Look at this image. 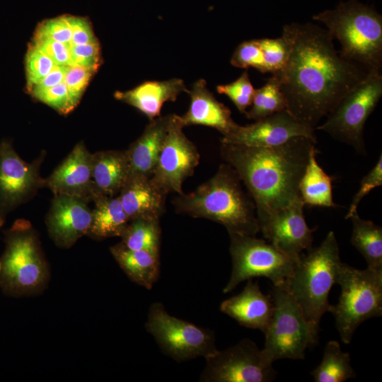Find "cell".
Instances as JSON below:
<instances>
[{
	"instance_id": "6da1fadb",
	"label": "cell",
	"mask_w": 382,
	"mask_h": 382,
	"mask_svg": "<svg viewBox=\"0 0 382 382\" xmlns=\"http://www.w3.org/2000/svg\"><path fill=\"white\" fill-rule=\"evenodd\" d=\"M288 54L278 80L286 109L300 122L316 129L369 71L345 59L335 50L327 29L311 23L283 27Z\"/></svg>"
},
{
	"instance_id": "7a4b0ae2",
	"label": "cell",
	"mask_w": 382,
	"mask_h": 382,
	"mask_svg": "<svg viewBox=\"0 0 382 382\" xmlns=\"http://www.w3.org/2000/svg\"><path fill=\"white\" fill-rule=\"evenodd\" d=\"M221 144L222 158L236 170L255 203L259 229L301 197L299 183L317 141L298 137L274 146Z\"/></svg>"
},
{
	"instance_id": "3957f363",
	"label": "cell",
	"mask_w": 382,
	"mask_h": 382,
	"mask_svg": "<svg viewBox=\"0 0 382 382\" xmlns=\"http://www.w3.org/2000/svg\"><path fill=\"white\" fill-rule=\"evenodd\" d=\"M172 204L176 212L220 224L228 234L256 236L260 232L255 203L226 163L194 191L178 195Z\"/></svg>"
},
{
	"instance_id": "277c9868",
	"label": "cell",
	"mask_w": 382,
	"mask_h": 382,
	"mask_svg": "<svg viewBox=\"0 0 382 382\" xmlns=\"http://www.w3.org/2000/svg\"><path fill=\"white\" fill-rule=\"evenodd\" d=\"M341 45V57L370 71H381L382 16L359 0L340 2L313 16Z\"/></svg>"
},
{
	"instance_id": "5b68a950",
	"label": "cell",
	"mask_w": 382,
	"mask_h": 382,
	"mask_svg": "<svg viewBox=\"0 0 382 382\" xmlns=\"http://www.w3.org/2000/svg\"><path fill=\"white\" fill-rule=\"evenodd\" d=\"M342 262L339 245L333 231L322 243L301 254L291 276L282 285L295 299L305 318L319 325L323 314L330 312L328 296Z\"/></svg>"
},
{
	"instance_id": "8992f818",
	"label": "cell",
	"mask_w": 382,
	"mask_h": 382,
	"mask_svg": "<svg viewBox=\"0 0 382 382\" xmlns=\"http://www.w3.org/2000/svg\"><path fill=\"white\" fill-rule=\"evenodd\" d=\"M50 277L37 235L30 224L18 220L6 231L0 259V289L11 296L41 293Z\"/></svg>"
},
{
	"instance_id": "52a82bcc",
	"label": "cell",
	"mask_w": 382,
	"mask_h": 382,
	"mask_svg": "<svg viewBox=\"0 0 382 382\" xmlns=\"http://www.w3.org/2000/svg\"><path fill=\"white\" fill-rule=\"evenodd\" d=\"M270 294L274 310L264 333L263 356L270 363L304 359L306 349L318 342L319 325L305 318L294 296L282 286H272Z\"/></svg>"
},
{
	"instance_id": "ba28073f",
	"label": "cell",
	"mask_w": 382,
	"mask_h": 382,
	"mask_svg": "<svg viewBox=\"0 0 382 382\" xmlns=\"http://www.w3.org/2000/svg\"><path fill=\"white\" fill-rule=\"evenodd\" d=\"M337 284L341 287L339 301L331 312L341 340L349 344L365 320L382 315V271L358 270L342 262Z\"/></svg>"
},
{
	"instance_id": "9c48e42d",
	"label": "cell",
	"mask_w": 382,
	"mask_h": 382,
	"mask_svg": "<svg viewBox=\"0 0 382 382\" xmlns=\"http://www.w3.org/2000/svg\"><path fill=\"white\" fill-rule=\"evenodd\" d=\"M229 237L232 270L224 294L242 282L259 277L268 278L273 286H282L299 262L301 255L286 253L256 236L233 233Z\"/></svg>"
},
{
	"instance_id": "30bf717a",
	"label": "cell",
	"mask_w": 382,
	"mask_h": 382,
	"mask_svg": "<svg viewBox=\"0 0 382 382\" xmlns=\"http://www.w3.org/2000/svg\"><path fill=\"white\" fill-rule=\"evenodd\" d=\"M381 96V71H370L366 79L345 96L325 122L316 129L365 154L364 125Z\"/></svg>"
},
{
	"instance_id": "8fae6325",
	"label": "cell",
	"mask_w": 382,
	"mask_h": 382,
	"mask_svg": "<svg viewBox=\"0 0 382 382\" xmlns=\"http://www.w3.org/2000/svg\"><path fill=\"white\" fill-rule=\"evenodd\" d=\"M145 328L162 352L179 363L217 350L213 331L171 316L161 302L150 306Z\"/></svg>"
},
{
	"instance_id": "7c38bea8",
	"label": "cell",
	"mask_w": 382,
	"mask_h": 382,
	"mask_svg": "<svg viewBox=\"0 0 382 382\" xmlns=\"http://www.w3.org/2000/svg\"><path fill=\"white\" fill-rule=\"evenodd\" d=\"M205 360L199 378L203 382H270L277 375L272 363L248 338L226 349H217Z\"/></svg>"
},
{
	"instance_id": "4fadbf2b",
	"label": "cell",
	"mask_w": 382,
	"mask_h": 382,
	"mask_svg": "<svg viewBox=\"0 0 382 382\" xmlns=\"http://www.w3.org/2000/svg\"><path fill=\"white\" fill-rule=\"evenodd\" d=\"M179 115L173 114L168 130L150 180L166 195L182 194L184 181L199 162L195 145L183 132Z\"/></svg>"
},
{
	"instance_id": "5bb4252c",
	"label": "cell",
	"mask_w": 382,
	"mask_h": 382,
	"mask_svg": "<svg viewBox=\"0 0 382 382\" xmlns=\"http://www.w3.org/2000/svg\"><path fill=\"white\" fill-rule=\"evenodd\" d=\"M314 128L300 122L286 109L255 121L237 126L222 136L221 143L250 146H274L291 139L303 137L317 141Z\"/></svg>"
},
{
	"instance_id": "9a60e30c",
	"label": "cell",
	"mask_w": 382,
	"mask_h": 382,
	"mask_svg": "<svg viewBox=\"0 0 382 382\" xmlns=\"http://www.w3.org/2000/svg\"><path fill=\"white\" fill-rule=\"evenodd\" d=\"M301 197L279 210L260 226L263 237L281 250L299 255L304 250L312 248L313 233L305 220Z\"/></svg>"
},
{
	"instance_id": "2e32d148",
	"label": "cell",
	"mask_w": 382,
	"mask_h": 382,
	"mask_svg": "<svg viewBox=\"0 0 382 382\" xmlns=\"http://www.w3.org/2000/svg\"><path fill=\"white\" fill-rule=\"evenodd\" d=\"M37 163L24 161L11 143H0V209L8 210L25 200L40 185Z\"/></svg>"
},
{
	"instance_id": "e0dca14e",
	"label": "cell",
	"mask_w": 382,
	"mask_h": 382,
	"mask_svg": "<svg viewBox=\"0 0 382 382\" xmlns=\"http://www.w3.org/2000/svg\"><path fill=\"white\" fill-rule=\"evenodd\" d=\"M92 210L84 198L56 195L47 219L49 234L59 247H71L90 228Z\"/></svg>"
},
{
	"instance_id": "ac0fdd59",
	"label": "cell",
	"mask_w": 382,
	"mask_h": 382,
	"mask_svg": "<svg viewBox=\"0 0 382 382\" xmlns=\"http://www.w3.org/2000/svg\"><path fill=\"white\" fill-rule=\"evenodd\" d=\"M91 154L83 142L75 146L47 179V186L56 195L93 199Z\"/></svg>"
},
{
	"instance_id": "d6986e66",
	"label": "cell",
	"mask_w": 382,
	"mask_h": 382,
	"mask_svg": "<svg viewBox=\"0 0 382 382\" xmlns=\"http://www.w3.org/2000/svg\"><path fill=\"white\" fill-rule=\"evenodd\" d=\"M274 305L270 294L262 292L257 282L248 279L243 290L220 305V311L236 320L241 325L267 330L270 323Z\"/></svg>"
},
{
	"instance_id": "ffe728a7",
	"label": "cell",
	"mask_w": 382,
	"mask_h": 382,
	"mask_svg": "<svg viewBox=\"0 0 382 382\" xmlns=\"http://www.w3.org/2000/svg\"><path fill=\"white\" fill-rule=\"evenodd\" d=\"M187 93L190 97L189 108L183 115L179 116L183 127L207 126L217 129L224 136L237 126L229 108L209 91L204 79L195 81Z\"/></svg>"
},
{
	"instance_id": "44dd1931",
	"label": "cell",
	"mask_w": 382,
	"mask_h": 382,
	"mask_svg": "<svg viewBox=\"0 0 382 382\" xmlns=\"http://www.w3.org/2000/svg\"><path fill=\"white\" fill-rule=\"evenodd\" d=\"M184 81L174 78L166 81H146L127 91H117L115 97L139 110L150 120L161 115L166 102H174L183 93H188Z\"/></svg>"
},
{
	"instance_id": "7402d4cb",
	"label": "cell",
	"mask_w": 382,
	"mask_h": 382,
	"mask_svg": "<svg viewBox=\"0 0 382 382\" xmlns=\"http://www.w3.org/2000/svg\"><path fill=\"white\" fill-rule=\"evenodd\" d=\"M173 114L159 116L146 127L141 135L126 151L129 176L150 178L169 128Z\"/></svg>"
},
{
	"instance_id": "603a6c76",
	"label": "cell",
	"mask_w": 382,
	"mask_h": 382,
	"mask_svg": "<svg viewBox=\"0 0 382 382\" xmlns=\"http://www.w3.org/2000/svg\"><path fill=\"white\" fill-rule=\"evenodd\" d=\"M119 193L129 221L137 218L160 219L165 212L167 195L157 188L150 178L129 176Z\"/></svg>"
},
{
	"instance_id": "cb8c5ba5",
	"label": "cell",
	"mask_w": 382,
	"mask_h": 382,
	"mask_svg": "<svg viewBox=\"0 0 382 382\" xmlns=\"http://www.w3.org/2000/svg\"><path fill=\"white\" fill-rule=\"evenodd\" d=\"M129 175L126 151H103L93 154V199L120 192Z\"/></svg>"
},
{
	"instance_id": "d4e9b609",
	"label": "cell",
	"mask_w": 382,
	"mask_h": 382,
	"mask_svg": "<svg viewBox=\"0 0 382 382\" xmlns=\"http://www.w3.org/2000/svg\"><path fill=\"white\" fill-rule=\"evenodd\" d=\"M110 252L120 268L134 283L151 289L160 274L159 255L141 250H132L119 243Z\"/></svg>"
},
{
	"instance_id": "484cf974",
	"label": "cell",
	"mask_w": 382,
	"mask_h": 382,
	"mask_svg": "<svg viewBox=\"0 0 382 382\" xmlns=\"http://www.w3.org/2000/svg\"><path fill=\"white\" fill-rule=\"evenodd\" d=\"M94 200L96 206L88 233L98 239L120 237L129 220L120 198L100 196Z\"/></svg>"
},
{
	"instance_id": "4316f807",
	"label": "cell",
	"mask_w": 382,
	"mask_h": 382,
	"mask_svg": "<svg viewBox=\"0 0 382 382\" xmlns=\"http://www.w3.org/2000/svg\"><path fill=\"white\" fill-rule=\"evenodd\" d=\"M317 153L318 149L314 147L299 183V195L305 204L335 207L332 193V179L318 164Z\"/></svg>"
},
{
	"instance_id": "83f0119b",
	"label": "cell",
	"mask_w": 382,
	"mask_h": 382,
	"mask_svg": "<svg viewBox=\"0 0 382 382\" xmlns=\"http://www.w3.org/2000/svg\"><path fill=\"white\" fill-rule=\"evenodd\" d=\"M352 223V245L364 257L367 268L382 271V228L361 219L357 210L349 217Z\"/></svg>"
},
{
	"instance_id": "f1b7e54d",
	"label": "cell",
	"mask_w": 382,
	"mask_h": 382,
	"mask_svg": "<svg viewBox=\"0 0 382 382\" xmlns=\"http://www.w3.org/2000/svg\"><path fill=\"white\" fill-rule=\"evenodd\" d=\"M349 354L342 351L338 342L327 343L320 364L311 374L316 382H343L356 376Z\"/></svg>"
},
{
	"instance_id": "f546056e",
	"label": "cell",
	"mask_w": 382,
	"mask_h": 382,
	"mask_svg": "<svg viewBox=\"0 0 382 382\" xmlns=\"http://www.w3.org/2000/svg\"><path fill=\"white\" fill-rule=\"evenodd\" d=\"M122 243L132 250H146L159 255V219L137 218L129 221L122 235Z\"/></svg>"
},
{
	"instance_id": "4dcf8cb0",
	"label": "cell",
	"mask_w": 382,
	"mask_h": 382,
	"mask_svg": "<svg viewBox=\"0 0 382 382\" xmlns=\"http://www.w3.org/2000/svg\"><path fill=\"white\" fill-rule=\"evenodd\" d=\"M251 108L245 113L255 121L286 109V100L278 80L272 75L265 85L255 89Z\"/></svg>"
},
{
	"instance_id": "1f68e13d",
	"label": "cell",
	"mask_w": 382,
	"mask_h": 382,
	"mask_svg": "<svg viewBox=\"0 0 382 382\" xmlns=\"http://www.w3.org/2000/svg\"><path fill=\"white\" fill-rule=\"evenodd\" d=\"M255 90L247 71L243 72L233 82L216 86L217 92L226 96L239 112L244 114L247 108L251 105Z\"/></svg>"
},
{
	"instance_id": "d6a6232c",
	"label": "cell",
	"mask_w": 382,
	"mask_h": 382,
	"mask_svg": "<svg viewBox=\"0 0 382 382\" xmlns=\"http://www.w3.org/2000/svg\"><path fill=\"white\" fill-rule=\"evenodd\" d=\"M54 62L31 44L25 56V74L27 88L32 89L42 80L55 66Z\"/></svg>"
},
{
	"instance_id": "836d02e7",
	"label": "cell",
	"mask_w": 382,
	"mask_h": 382,
	"mask_svg": "<svg viewBox=\"0 0 382 382\" xmlns=\"http://www.w3.org/2000/svg\"><path fill=\"white\" fill-rule=\"evenodd\" d=\"M231 64L238 68H254L262 73H265L263 54L259 39L241 42L233 52Z\"/></svg>"
},
{
	"instance_id": "e575fe53",
	"label": "cell",
	"mask_w": 382,
	"mask_h": 382,
	"mask_svg": "<svg viewBox=\"0 0 382 382\" xmlns=\"http://www.w3.org/2000/svg\"><path fill=\"white\" fill-rule=\"evenodd\" d=\"M259 42L263 54L265 72L277 73L284 67L287 59L286 42L282 36L259 39Z\"/></svg>"
},
{
	"instance_id": "d590c367",
	"label": "cell",
	"mask_w": 382,
	"mask_h": 382,
	"mask_svg": "<svg viewBox=\"0 0 382 382\" xmlns=\"http://www.w3.org/2000/svg\"><path fill=\"white\" fill-rule=\"evenodd\" d=\"M71 16L63 15L42 22L38 25L34 37L71 43Z\"/></svg>"
},
{
	"instance_id": "8d00e7d4",
	"label": "cell",
	"mask_w": 382,
	"mask_h": 382,
	"mask_svg": "<svg viewBox=\"0 0 382 382\" xmlns=\"http://www.w3.org/2000/svg\"><path fill=\"white\" fill-rule=\"evenodd\" d=\"M32 96L62 114L69 112L77 105L71 97L64 81Z\"/></svg>"
},
{
	"instance_id": "74e56055",
	"label": "cell",
	"mask_w": 382,
	"mask_h": 382,
	"mask_svg": "<svg viewBox=\"0 0 382 382\" xmlns=\"http://www.w3.org/2000/svg\"><path fill=\"white\" fill-rule=\"evenodd\" d=\"M96 71L76 64L66 66L64 82L69 93L78 104L88 82Z\"/></svg>"
},
{
	"instance_id": "f35d334b",
	"label": "cell",
	"mask_w": 382,
	"mask_h": 382,
	"mask_svg": "<svg viewBox=\"0 0 382 382\" xmlns=\"http://www.w3.org/2000/svg\"><path fill=\"white\" fill-rule=\"evenodd\" d=\"M382 185V155L380 154L375 166L371 170L361 179L358 192L354 195L345 219L355 211L361 199L367 195L371 190Z\"/></svg>"
},
{
	"instance_id": "ab89813d",
	"label": "cell",
	"mask_w": 382,
	"mask_h": 382,
	"mask_svg": "<svg viewBox=\"0 0 382 382\" xmlns=\"http://www.w3.org/2000/svg\"><path fill=\"white\" fill-rule=\"evenodd\" d=\"M32 44L50 57L57 65L66 66L74 64L71 57V43L34 37Z\"/></svg>"
},
{
	"instance_id": "60d3db41",
	"label": "cell",
	"mask_w": 382,
	"mask_h": 382,
	"mask_svg": "<svg viewBox=\"0 0 382 382\" xmlns=\"http://www.w3.org/2000/svg\"><path fill=\"white\" fill-rule=\"evenodd\" d=\"M71 57L74 64L97 71L101 60L98 42L85 45H71Z\"/></svg>"
},
{
	"instance_id": "b9f144b4",
	"label": "cell",
	"mask_w": 382,
	"mask_h": 382,
	"mask_svg": "<svg viewBox=\"0 0 382 382\" xmlns=\"http://www.w3.org/2000/svg\"><path fill=\"white\" fill-rule=\"evenodd\" d=\"M71 45H85L97 41L89 21L83 17L71 16Z\"/></svg>"
},
{
	"instance_id": "7bdbcfd3",
	"label": "cell",
	"mask_w": 382,
	"mask_h": 382,
	"mask_svg": "<svg viewBox=\"0 0 382 382\" xmlns=\"http://www.w3.org/2000/svg\"><path fill=\"white\" fill-rule=\"evenodd\" d=\"M65 66L55 65L52 70L29 91L31 94L52 88L64 81Z\"/></svg>"
},
{
	"instance_id": "ee69618b",
	"label": "cell",
	"mask_w": 382,
	"mask_h": 382,
	"mask_svg": "<svg viewBox=\"0 0 382 382\" xmlns=\"http://www.w3.org/2000/svg\"><path fill=\"white\" fill-rule=\"evenodd\" d=\"M3 224H4V219H3V218L1 216V214L0 213V228L2 226Z\"/></svg>"
}]
</instances>
